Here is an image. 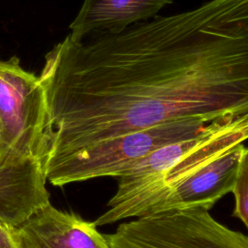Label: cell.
<instances>
[{
  "instance_id": "7",
  "label": "cell",
  "mask_w": 248,
  "mask_h": 248,
  "mask_svg": "<svg viewBox=\"0 0 248 248\" xmlns=\"http://www.w3.org/2000/svg\"><path fill=\"white\" fill-rule=\"evenodd\" d=\"M96 224L46 204L16 228L18 248H110Z\"/></svg>"
},
{
  "instance_id": "8",
  "label": "cell",
  "mask_w": 248,
  "mask_h": 248,
  "mask_svg": "<svg viewBox=\"0 0 248 248\" xmlns=\"http://www.w3.org/2000/svg\"><path fill=\"white\" fill-rule=\"evenodd\" d=\"M46 182L40 161L0 167V223L17 228L48 204Z\"/></svg>"
},
{
  "instance_id": "3",
  "label": "cell",
  "mask_w": 248,
  "mask_h": 248,
  "mask_svg": "<svg viewBox=\"0 0 248 248\" xmlns=\"http://www.w3.org/2000/svg\"><path fill=\"white\" fill-rule=\"evenodd\" d=\"M218 119L169 121L99 141L45 165L46 181L62 187L99 177H118L157 149L208 131Z\"/></svg>"
},
{
  "instance_id": "6",
  "label": "cell",
  "mask_w": 248,
  "mask_h": 248,
  "mask_svg": "<svg viewBox=\"0 0 248 248\" xmlns=\"http://www.w3.org/2000/svg\"><path fill=\"white\" fill-rule=\"evenodd\" d=\"M245 148L244 142L239 143L200 167L159 197L142 216L187 208L209 210L218 201L232 193Z\"/></svg>"
},
{
  "instance_id": "10",
  "label": "cell",
  "mask_w": 248,
  "mask_h": 248,
  "mask_svg": "<svg viewBox=\"0 0 248 248\" xmlns=\"http://www.w3.org/2000/svg\"><path fill=\"white\" fill-rule=\"evenodd\" d=\"M232 194L234 200L232 216L239 219L248 230V147L240 159Z\"/></svg>"
},
{
  "instance_id": "2",
  "label": "cell",
  "mask_w": 248,
  "mask_h": 248,
  "mask_svg": "<svg viewBox=\"0 0 248 248\" xmlns=\"http://www.w3.org/2000/svg\"><path fill=\"white\" fill-rule=\"evenodd\" d=\"M248 140V112L217 120L208 131L165 145L124 170L97 227L142 216L168 190L226 150Z\"/></svg>"
},
{
  "instance_id": "5",
  "label": "cell",
  "mask_w": 248,
  "mask_h": 248,
  "mask_svg": "<svg viewBox=\"0 0 248 248\" xmlns=\"http://www.w3.org/2000/svg\"><path fill=\"white\" fill-rule=\"evenodd\" d=\"M105 236L110 248H248V235L221 224L204 208L132 218Z\"/></svg>"
},
{
  "instance_id": "4",
  "label": "cell",
  "mask_w": 248,
  "mask_h": 248,
  "mask_svg": "<svg viewBox=\"0 0 248 248\" xmlns=\"http://www.w3.org/2000/svg\"><path fill=\"white\" fill-rule=\"evenodd\" d=\"M47 125L40 78L21 68L16 57L0 61V167L42 163Z\"/></svg>"
},
{
  "instance_id": "1",
  "label": "cell",
  "mask_w": 248,
  "mask_h": 248,
  "mask_svg": "<svg viewBox=\"0 0 248 248\" xmlns=\"http://www.w3.org/2000/svg\"><path fill=\"white\" fill-rule=\"evenodd\" d=\"M43 167L99 141L248 112V0H210L116 34L68 35L45 57Z\"/></svg>"
},
{
  "instance_id": "11",
  "label": "cell",
  "mask_w": 248,
  "mask_h": 248,
  "mask_svg": "<svg viewBox=\"0 0 248 248\" xmlns=\"http://www.w3.org/2000/svg\"><path fill=\"white\" fill-rule=\"evenodd\" d=\"M0 248H18L16 228L0 223Z\"/></svg>"
},
{
  "instance_id": "9",
  "label": "cell",
  "mask_w": 248,
  "mask_h": 248,
  "mask_svg": "<svg viewBox=\"0 0 248 248\" xmlns=\"http://www.w3.org/2000/svg\"><path fill=\"white\" fill-rule=\"evenodd\" d=\"M172 0H84L70 25V36L82 41L90 35L116 34L155 16Z\"/></svg>"
}]
</instances>
